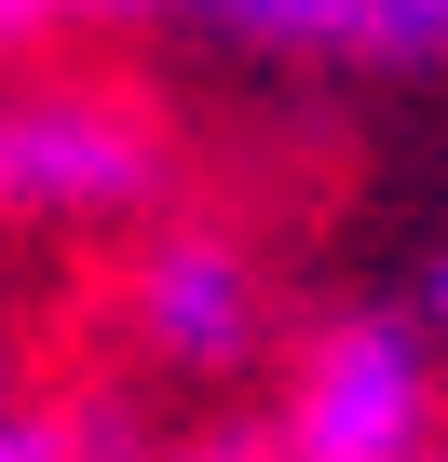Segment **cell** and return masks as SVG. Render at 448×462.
I'll list each match as a JSON object with an SVG mask.
<instances>
[{"label":"cell","mask_w":448,"mask_h":462,"mask_svg":"<svg viewBox=\"0 0 448 462\" xmlns=\"http://www.w3.org/2000/svg\"><path fill=\"white\" fill-rule=\"evenodd\" d=\"M123 340H136L150 381L217 394V381L259 367V340H272V286H259V259L232 245V231L190 217V231H163V245L123 273Z\"/></svg>","instance_id":"obj_3"},{"label":"cell","mask_w":448,"mask_h":462,"mask_svg":"<svg viewBox=\"0 0 448 462\" xmlns=\"http://www.w3.org/2000/svg\"><path fill=\"white\" fill-rule=\"evenodd\" d=\"M434 448V327L340 313L286 381V462H421Z\"/></svg>","instance_id":"obj_2"},{"label":"cell","mask_w":448,"mask_h":462,"mask_svg":"<svg viewBox=\"0 0 448 462\" xmlns=\"http://www.w3.org/2000/svg\"><path fill=\"white\" fill-rule=\"evenodd\" d=\"M0 408H14V340H0Z\"/></svg>","instance_id":"obj_8"},{"label":"cell","mask_w":448,"mask_h":462,"mask_svg":"<svg viewBox=\"0 0 448 462\" xmlns=\"http://www.w3.org/2000/svg\"><path fill=\"white\" fill-rule=\"evenodd\" d=\"M163 190V123L109 82H0V231H109Z\"/></svg>","instance_id":"obj_1"},{"label":"cell","mask_w":448,"mask_h":462,"mask_svg":"<svg viewBox=\"0 0 448 462\" xmlns=\"http://www.w3.org/2000/svg\"><path fill=\"white\" fill-rule=\"evenodd\" d=\"M0 462H82V435L41 421V408H0Z\"/></svg>","instance_id":"obj_6"},{"label":"cell","mask_w":448,"mask_h":462,"mask_svg":"<svg viewBox=\"0 0 448 462\" xmlns=\"http://www.w3.org/2000/svg\"><path fill=\"white\" fill-rule=\"evenodd\" d=\"M407 313H421V327H434V340H448V245H434V259H421V273H407Z\"/></svg>","instance_id":"obj_7"},{"label":"cell","mask_w":448,"mask_h":462,"mask_svg":"<svg viewBox=\"0 0 448 462\" xmlns=\"http://www.w3.org/2000/svg\"><path fill=\"white\" fill-rule=\"evenodd\" d=\"M82 14H136V0H0V55L41 42V28H82Z\"/></svg>","instance_id":"obj_5"},{"label":"cell","mask_w":448,"mask_h":462,"mask_svg":"<svg viewBox=\"0 0 448 462\" xmlns=\"http://www.w3.org/2000/svg\"><path fill=\"white\" fill-rule=\"evenodd\" d=\"M177 14L272 69H407V0H177Z\"/></svg>","instance_id":"obj_4"}]
</instances>
